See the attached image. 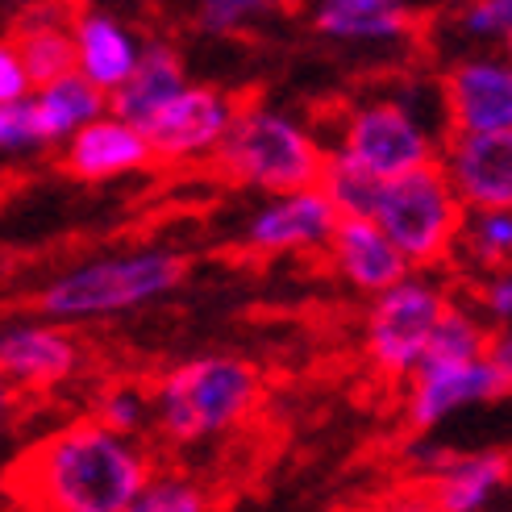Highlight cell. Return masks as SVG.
Returning <instances> with one entry per match:
<instances>
[{
	"instance_id": "30",
	"label": "cell",
	"mask_w": 512,
	"mask_h": 512,
	"mask_svg": "<svg viewBox=\"0 0 512 512\" xmlns=\"http://www.w3.org/2000/svg\"><path fill=\"white\" fill-rule=\"evenodd\" d=\"M259 13L263 5H254V0H209V5H200V25L209 34H234Z\"/></svg>"
},
{
	"instance_id": "9",
	"label": "cell",
	"mask_w": 512,
	"mask_h": 512,
	"mask_svg": "<svg viewBox=\"0 0 512 512\" xmlns=\"http://www.w3.org/2000/svg\"><path fill=\"white\" fill-rule=\"evenodd\" d=\"M442 100L454 134H512V59L463 55L442 71Z\"/></svg>"
},
{
	"instance_id": "6",
	"label": "cell",
	"mask_w": 512,
	"mask_h": 512,
	"mask_svg": "<svg viewBox=\"0 0 512 512\" xmlns=\"http://www.w3.org/2000/svg\"><path fill=\"white\" fill-rule=\"evenodd\" d=\"M396 242L413 271L442 267L454 259L458 234L467 221V204L454 192L442 163L408 171L379 188V204L371 217Z\"/></svg>"
},
{
	"instance_id": "1",
	"label": "cell",
	"mask_w": 512,
	"mask_h": 512,
	"mask_svg": "<svg viewBox=\"0 0 512 512\" xmlns=\"http://www.w3.org/2000/svg\"><path fill=\"white\" fill-rule=\"evenodd\" d=\"M150 479L146 450L88 417L25 454L9 471V492L25 512H125Z\"/></svg>"
},
{
	"instance_id": "33",
	"label": "cell",
	"mask_w": 512,
	"mask_h": 512,
	"mask_svg": "<svg viewBox=\"0 0 512 512\" xmlns=\"http://www.w3.org/2000/svg\"><path fill=\"white\" fill-rule=\"evenodd\" d=\"M504 46H508V59H512V34H508V38H504Z\"/></svg>"
},
{
	"instance_id": "17",
	"label": "cell",
	"mask_w": 512,
	"mask_h": 512,
	"mask_svg": "<svg viewBox=\"0 0 512 512\" xmlns=\"http://www.w3.org/2000/svg\"><path fill=\"white\" fill-rule=\"evenodd\" d=\"M71 34H75V71L92 80L96 88H105L109 96L130 80L142 63L146 42L125 21L100 9H84L71 17Z\"/></svg>"
},
{
	"instance_id": "14",
	"label": "cell",
	"mask_w": 512,
	"mask_h": 512,
	"mask_svg": "<svg viewBox=\"0 0 512 512\" xmlns=\"http://www.w3.org/2000/svg\"><path fill=\"white\" fill-rule=\"evenodd\" d=\"M442 167L467 209L512 213V134H454Z\"/></svg>"
},
{
	"instance_id": "25",
	"label": "cell",
	"mask_w": 512,
	"mask_h": 512,
	"mask_svg": "<svg viewBox=\"0 0 512 512\" xmlns=\"http://www.w3.org/2000/svg\"><path fill=\"white\" fill-rule=\"evenodd\" d=\"M125 512H209V496H204V488L192 479L155 475L146 483V492Z\"/></svg>"
},
{
	"instance_id": "7",
	"label": "cell",
	"mask_w": 512,
	"mask_h": 512,
	"mask_svg": "<svg viewBox=\"0 0 512 512\" xmlns=\"http://www.w3.org/2000/svg\"><path fill=\"white\" fill-rule=\"evenodd\" d=\"M450 309L454 296L429 275H408L400 288L375 296L363 325L371 367L388 379H413Z\"/></svg>"
},
{
	"instance_id": "31",
	"label": "cell",
	"mask_w": 512,
	"mask_h": 512,
	"mask_svg": "<svg viewBox=\"0 0 512 512\" xmlns=\"http://www.w3.org/2000/svg\"><path fill=\"white\" fill-rule=\"evenodd\" d=\"M488 358H492L496 371L508 379V388H512V325H508V329H496V334H492V350H488Z\"/></svg>"
},
{
	"instance_id": "29",
	"label": "cell",
	"mask_w": 512,
	"mask_h": 512,
	"mask_svg": "<svg viewBox=\"0 0 512 512\" xmlns=\"http://www.w3.org/2000/svg\"><path fill=\"white\" fill-rule=\"evenodd\" d=\"M25 96H34V84L21 63V50L13 38H0V105H17Z\"/></svg>"
},
{
	"instance_id": "22",
	"label": "cell",
	"mask_w": 512,
	"mask_h": 512,
	"mask_svg": "<svg viewBox=\"0 0 512 512\" xmlns=\"http://www.w3.org/2000/svg\"><path fill=\"white\" fill-rule=\"evenodd\" d=\"M454 263L467 275H475V284L500 271H512V213L508 209H467Z\"/></svg>"
},
{
	"instance_id": "15",
	"label": "cell",
	"mask_w": 512,
	"mask_h": 512,
	"mask_svg": "<svg viewBox=\"0 0 512 512\" xmlns=\"http://www.w3.org/2000/svg\"><path fill=\"white\" fill-rule=\"evenodd\" d=\"M325 254H329V267L338 271L342 284L371 296V300L400 288L404 279L413 275L408 259L375 221H342Z\"/></svg>"
},
{
	"instance_id": "12",
	"label": "cell",
	"mask_w": 512,
	"mask_h": 512,
	"mask_svg": "<svg viewBox=\"0 0 512 512\" xmlns=\"http://www.w3.org/2000/svg\"><path fill=\"white\" fill-rule=\"evenodd\" d=\"M84 363V346L71 334V325L55 321H21L0 329V371L9 375L17 392L55 388L71 379Z\"/></svg>"
},
{
	"instance_id": "32",
	"label": "cell",
	"mask_w": 512,
	"mask_h": 512,
	"mask_svg": "<svg viewBox=\"0 0 512 512\" xmlns=\"http://www.w3.org/2000/svg\"><path fill=\"white\" fill-rule=\"evenodd\" d=\"M13 408H17V388L9 383V375L0 371V425H5L13 417Z\"/></svg>"
},
{
	"instance_id": "5",
	"label": "cell",
	"mask_w": 512,
	"mask_h": 512,
	"mask_svg": "<svg viewBox=\"0 0 512 512\" xmlns=\"http://www.w3.org/2000/svg\"><path fill=\"white\" fill-rule=\"evenodd\" d=\"M225 179L263 196H288L321 188L329 146L304 121L271 105H242L234 134L213 159Z\"/></svg>"
},
{
	"instance_id": "11",
	"label": "cell",
	"mask_w": 512,
	"mask_h": 512,
	"mask_svg": "<svg viewBox=\"0 0 512 512\" xmlns=\"http://www.w3.org/2000/svg\"><path fill=\"white\" fill-rule=\"evenodd\" d=\"M500 396H512L508 379L496 371L492 358H475V363H421V371L408 383L404 413L417 433L442 425L458 408L492 404Z\"/></svg>"
},
{
	"instance_id": "8",
	"label": "cell",
	"mask_w": 512,
	"mask_h": 512,
	"mask_svg": "<svg viewBox=\"0 0 512 512\" xmlns=\"http://www.w3.org/2000/svg\"><path fill=\"white\" fill-rule=\"evenodd\" d=\"M238 96L213 84H188V92L146 125L155 163H200L217 159L225 138L238 125Z\"/></svg>"
},
{
	"instance_id": "24",
	"label": "cell",
	"mask_w": 512,
	"mask_h": 512,
	"mask_svg": "<svg viewBox=\"0 0 512 512\" xmlns=\"http://www.w3.org/2000/svg\"><path fill=\"white\" fill-rule=\"evenodd\" d=\"M92 421L121 438H134L146 425H155V396L138 383H109L92 404Z\"/></svg>"
},
{
	"instance_id": "2",
	"label": "cell",
	"mask_w": 512,
	"mask_h": 512,
	"mask_svg": "<svg viewBox=\"0 0 512 512\" xmlns=\"http://www.w3.org/2000/svg\"><path fill=\"white\" fill-rule=\"evenodd\" d=\"M425 92H438V80H400L392 88L358 96L338 117V138L329 150L383 184L442 163V150L450 142V117L446 109H425Z\"/></svg>"
},
{
	"instance_id": "23",
	"label": "cell",
	"mask_w": 512,
	"mask_h": 512,
	"mask_svg": "<svg viewBox=\"0 0 512 512\" xmlns=\"http://www.w3.org/2000/svg\"><path fill=\"white\" fill-rule=\"evenodd\" d=\"M379 188H383V179L367 175L363 167H354L350 159H342V155L329 150V163H325V175H321V192L342 213V221H371L375 204H379Z\"/></svg>"
},
{
	"instance_id": "10",
	"label": "cell",
	"mask_w": 512,
	"mask_h": 512,
	"mask_svg": "<svg viewBox=\"0 0 512 512\" xmlns=\"http://www.w3.org/2000/svg\"><path fill=\"white\" fill-rule=\"evenodd\" d=\"M342 225V213L321 188L267 196L246 221V246L259 254H313L329 250Z\"/></svg>"
},
{
	"instance_id": "28",
	"label": "cell",
	"mask_w": 512,
	"mask_h": 512,
	"mask_svg": "<svg viewBox=\"0 0 512 512\" xmlns=\"http://www.w3.org/2000/svg\"><path fill=\"white\" fill-rule=\"evenodd\" d=\"M475 313H483V321H492L500 329L512 325V271L479 279L475 284Z\"/></svg>"
},
{
	"instance_id": "13",
	"label": "cell",
	"mask_w": 512,
	"mask_h": 512,
	"mask_svg": "<svg viewBox=\"0 0 512 512\" xmlns=\"http://www.w3.org/2000/svg\"><path fill=\"white\" fill-rule=\"evenodd\" d=\"M425 496L438 512H479L504 483L512 479V454L504 450H479V454H454V450H417Z\"/></svg>"
},
{
	"instance_id": "19",
	"label": "cell",
	"mask_w": 512,
	"mask_h": 512,
	"mask_svg": "<svg viewBox=\"0 0 512 512\" xmlns=\"http://www.w3.org/2000/svg\"><path fill=\"white\" fill-rule=\"evenodd\" d=\"M313 25L334 42H404L421 17L396 0H325L313 9Z\"/></svg>"
},
{
	"instance_id": "27",
	"label": "cell",
	"mask_w": 512,
	"mask_h": 512,
	"mask_svg": "<svg viewBox=\"0 0 512 512\" xmlns=\"http://www.w3.org/2000/svg\"><path fill=\"white\" fill-rule=\"evenodd\" d=\"M454 25L467 38H508L512 34V0H475V5L454 13Z\"/></svg>"
},
{
	"instance_id": "3",
	"label": "cell",
	"mask_w": 512,
	"mask_h": 512,
	"mask_svg": "<svg viewBox=\"0 0 512 512\" xmlns=\"http://www.w3.org/2000/svg\"><path fill=\"white\" fill-rule=\"evenodd\" d=\"M150 396H155V429L167 442L188 446L246 425L263 400V375L246 358L204 354L171 367Z\"/></svg>"
},
{
	"instance_id": "26",
	"label": "cell",
	"mask_w": 512,
	"mask_h": 512,
	"mask_svg": "<svg viewBox=\"0 0 512 512\" xmlns=\"http://www.w3.org/2000/svg\"><path fill=\"white\" fill-rule=\"evenodd\" d=\"M50 146L38 100L25 96L17 105H0V155H25V150Z\"/></svg>"
},
{
	"instance_id": "4",
	"label": "cell",
	"mask_w": 512,
	"mask_h": 512,
	"mask_svg": "<svg viewBox=\"0 0 512 512\" xmlns=\"http://www.w3.org/2000/svg\"><path fill=\"white\" fill-rule=\"evenodd\" d=\"M188 259L175 250H125L80 263L55 275L38 292V309L55 325H80L96 317H117L125 309L159 300L179 288Z\"/></svg>"
},
{
	"instance_id": "18",
	"label": "cell",
	"mask_w": 512,
	"mask_h": 512,
	"mask_svg": "<svg viewBox=\"0 0 512 512\" xmlns=\"http://www.w3.org/2000/svg\"><path fill=\"white\" fill-rule=\"evenodd\" d=\"M184 92H188V75H184L179 55L167 42H146L138 71L113 92V117L146 130V125L155 121L167 105H175Z\"/></svg>"
},
{
	"instance_id": "16",
	"label": "cell",
	"mask_w": 512,
	"mask_h": 512,
	"mask_svg": "<svg viewBox=\"0 0 512 512\" xmlns=\"http://www.w3.org/2000/svg\"><path fill=\"white\" fill-rule=\"evenodd\" d=\"M155 163V150L150 138L138 125L121 121V117H105L88 125L84 134H75L63 146V171H71L84 184H100V179H117V175H134L142 167Z\"/></svg>"
},
{
	"instance_id": "21",
	"label": "cell",
	"mask_w": 512,
	"mask_h": 512,
	"mask_svg": "<svg viewBox=\"0 0 512 512\" xmlns=\"http://www.w3.org/2000/svg\"><path fill=\"white\" fill-rule=\"evenodd\" d=\"M13 42H17V50H21L25 71H30L34 92L75 71V34H71V17L55 13V9H38V13H30V17L17 25Z\"/></svg>"
},
{
	"instance_id": "20",
	"label": "cell",
	"mask_w": 512,
	"mask_h": 512,
	"mask_svg": "<svg viewBox=\"0 0 512 512\" xmlns=\"http://www.w3.org/2000/svg\"><path fill=\"white\" fill-rule=\"evenodd\" d=\"M34 100H38V113H42V125H46V138L63 142V146L75 134H84L88 125L105 121L113 113V96L105 88H96L92 80H84L80 71H71V75H63V80L38 88Z\"/></svg>"
}]
</instances>
